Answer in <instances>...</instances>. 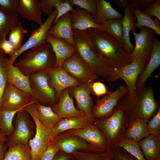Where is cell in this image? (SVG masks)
<instances>
[{
    "instance_id": "1",
    "label": "cell",
    "mask_w": 160,
    "mask_h": 160,
    "mask_svg": "<svg viewBox=\"0 0 160 160\" xmlns=\"http://www.w3.org/2000/svg\"><path fill=\"white\" fill-rule=\"evenodd\" d=\"M92 44L108 65L114 71L131 63V54L125 50L124 45L116 39L102 30H87Z\"/></svg>"
},
{
    "instance_id": "2",
    "label": "cell",
    "mask_w": 160,
    "mask_h": 160,
    "mask_svg": "<svg viewBox=\"0 0 160 160\" xmlns=\"http://www.w3.org/2000/svg\"><path fill=\"white\" fill-rule=\"evenodd\" d=\"M76 51L89 68L98 76L108 81L114 71L110 68L95 48L87 30H73Z\"/></svg>"
},
{
    "instance_id": "3",
    "label": "cell",
    "mask_w": 160,
    "mask_h": 160,
    "mask_svg": "<svg viewBox=\"0 0 160 160\" xmlns=\"http://www.w3.org/2000/svg\"><path fill=\"white\" fill-rule=\"evenodd\" d=\"M131 119L124 104L120 100L112 113L103 119H95V124L103 133L110 149L114 150L118 141L124 135Z\"/></svg>"
},
{
    "instance_id": "4",
    "label": "cell",
    "mask_w": 160,
    "mask_h": 160,
    "mask_svg": "<svg viewBox=\"0 0 160 160\" xmlns=\"http://www.w3.org/2000/svg\"><path fill=\"white\" fill-rule=\"evenodd\" d=\"M121 100L125 106L131 119L140 118L149 120L155 114L159 106L154 97L153 88L145 86L137 89L133 96L127 93Z\"/></svg>"
},
{
    "instance_id": "5",
    "label": "cell",
    "mask_w": 160,
    "mask_h": 160,
    "mask_svg": "<svg viewBox=\"0 0 160 160\" xmlns=\"http://www.w3.org/2000/svg\"><path fill=\"white\" fill-rule=\"evenodd\" d=\"M55 63L51 47L46 43L31 49L15 65L24 74L29 76L54 67Z\"/></svg>"
},
{
    "instance_id": "6",
    "label": "cell",
    "mask_w": 160,
    "mask_h": 160,
    "mask_svg": "<svg viewBox=\"0 0 160 160\" xmlns=\"http://www.w3.org/2000/svg\"><path fill=\"white\" fill-rule=\"evenodd\" d=\"M36 102H33L24 109L32 118L36 126L34 136L28 143L31 160H41L50 144L49 130L46 129L39 119L36 105Z\"/></svg>"
},
{
    "instance_id": "7",
    "label": "cell",
    "mask_w": 160,
    "mask_h": 160,
    "mask_svg": "<svg viewBox=\"0 0 160 160\" xmlns=\"http://www.w3.org/2000/svg\"><path fill=\"white\" fill-rule=\"evenodd\" d=\"M33 100L47 106L57 103L55 92L49 83V77L45 71L28 76Z\"/></svg>"
},
{
    "instance_id": "8",
    "label": "cell",
    "mask_w": 160,
    "mask_h": 160,
    "mask_svg": "<svg viewBox=\"0 0 160 160\" xmlns=\"http://www.w3.org/2000/svg\"><path fill=\"white\" fill-rule=\"evenodd\" d=\"M147 62L142 56H138L130 63L115 71L108 81L112 82L118 79L124 80L127 85V93L134 96L136 92L137 79L145 68Z\"/></svg>"
},
{
    "instance_id": "9",
    "label": "cell",
    "mask_w": 160,
    "mask_h": 160,
    "mask_svg": "<svg viewBox=\"0 0 160 160\" xmlns=\"http://www.w3.org/2000/svg\"><path fill=\"white\" fill-rule=\"evenodd\" d=\"M57 14V11L55 9L38 28L32 31L28 40L22 47L9 55L8 58L11 62L14 63L17 58L26 51L47 43V36L53 24Z\"/></svg>"
},
{
    "instance_id": "10",
    "label": "cell",
    "mask_w": 160,
    "mask_h": 160,
    "mask_svg": "<svg viewBox=\"0 0 160 160\" xmlns=\"http://www.w3.org/2000/svg\"><path fill=\"white\" fill-rule=\"evenodd\" d=\"M127 92L126 86H119L114 91L108 92L102 98L97 99L96 104L92 111L94 119H105L113 113L120 100Z\"/></svg>"
},
{
    "instance_id": "11",
    "label": "cell",
    "mask_w": 160,
    "mask_h": 160,
    "mask_svg": "<svg viewBox=\"0 0 160 160\" xmlns=\"http://www.w3.org/2000/svg\"><path fill=\"white\" fill-rule=\"evenodd\" d=\"M64 132L83 139L88 143L97 153H103L112 150L110 149L104 135L95 124L84 128L71 129Z\"/></svg>"
},
{
    "instance_id": "12",
    "label": "cell",
    "mask_w": 160,
    "mask_h": 160,
    "mask_svg": "<svg viewBox=\"0 0 160 160\" xmlns=\"http://www.w3.org/2000/svg\"><path fill=\"white\" fill-rule=\"evenodd\" d=\"M24 109L16 114L14 130L7 146L19 144L28 145L29 142L32 138V130L30 115Z\"/></svg>"
},
{
    "instance_id": "13",
    "label": "cell",
    "mask_w": 160,
    "mask_h": 160,
    "mask_svg": "<svg viewBox=\"0 0 160 160\" xmlns=\"http://www.w3.org/2000/svg\"><path fill=\"white\" fill-rule=\"evenodd\" d=\"M62 67L81 84L94 81L99 77L89 68L76 51L64 62Z\"/></svg>"
},
{
    "instance_id": "14",
    "label": "cell",
    "mask_w": 160,
    "mask_h": 160,
    "mask_svg": "<svg viewBox=\"0 0 160 160\" xmlns=\"http://www.w3.org/2000/svg\"><path fill=\"white\" fill-rule=\"evenodd\" d=\"M45 71L49 77V84L55 91L57 103L61 93L64 90L79 86L81 84L62 67H54Z\"/></svg>"
},
{
    "instance_id": "15",
    "label": "cell",
    "mask_w": 160,
    "mask_h": 160,
    "mask_svg": "<svg viewBox=\"0 0 160 160\" xmlns=\"http://www.w3.org/2000/svg\"><path fill=\"white\" fill-rule=\"evenodd\" d=\"M93 81L89 80L79 86L69 88L70 94L76 100L77 109L83 111L85 117L92 123L95 119L92 113L93 106L91 95L93 94L92 85Z\"/></svg>"
},
{
    "instance_id": "16",
    "label": "cell",
    "mask_w": 160,
    "mask_h": 160,
    "mask_svg": "<svg viewBox=\"0 0 160 160\" xmlns=\"http://www.w3.org/2000/svg\"><path fill=\"white\" fill-rule=\"evenodd\" d=\"M34 101L31 96L7 83L2 99L0 109L13 111L25 108Z\"/></svg>"
},
{
    "instance_id": "17",
    "label": "cell",
    "mask_w": 160,
    "mask_h": 160,
    "mask_svg": "<svg viewBox=\"0 0 160 160\" xmlns=\"http://www.w3.org/2000/svg\"><path fill=\"white\" fill-rule=\"evenodd\" d=\"M140 32L136 33L132 31L135 39V46L131 54L133 60L136 57L142 56L148 62L150 59L152 49V41L155 32L152 29L142 27Z\"/></svg>"
},
{
    "instance_id": "18",
    "label": "cell",
    "mask_w": 160,
    "mask_h": 160,
    "mask_svg": "<svg viewBox=\"0 0 160 160\" xmlns=\"http://www.w3.org/2000/svg\"><path fill=\"white\" fill-rule=\"evenodd\" d=\"M52 141L56 144L60 150L67 153L72 154L75 151L97 153L88 143L83 139L64 132L58 135Z\"/></svg>"
},
{
    "instance_id": "19",
    "label": "cell",
    "mask_w": 160,
    "mask_h": 160,
    "mask_svg": "<svg viewBox=\"0 0 160 160\" xmlns=\"http://www.w3.org/2000/svg\"><path fill=\"white\" fill-rule=\"evenodd\" d=\"M4 63L6 72L7 83L32 97L28 76L24 74L8 58H5Z\"/></svg>"
},
{
    "instance_id": "20",
    "label": "cell",
    "mask_w": 160,
    "mask_h": 160,
    "mask_svg": "<svg viewBox=\"0 0 160 160\" xmlns=\"http://www.w3.org/2000/svg\"><path fill=\"white\" fill-rule=\"evenodd\" d=\"M53 111L61 119L72 117H84V113L75 108L71 97L69 88L61 93L57 103L51 107Z\"/></svg>"
},
{
    "instance_id": "21",
    "label": "cell",
    "mask_w": 160,
    "mask_h": 160,
    "mask_svg": "<svg viewBox=\"0 0 160 160\" xmlns=\"http://www.w3.org/2000/svg\"><path fill=\"white\" fill-rule=\"evenodd\" d=\"M48 33L76 47L70 12L60 17L51 27Z\"/></svg>"
},
{
    "instance_id": "22",
    "label": "cell",
    "mask_w": 160,
    "mask_h": 160,
    "mask_svg": "<svg viewBox=\"0 0 160 160\" xmlns=\"http://www.w3.org/2000/svg\"><path fill=\"white\" fill-rule=\"evenodd\" d=\"M93 124L85 117L61 119L49 130L50 143L63 132L71 129L84 128Z\"/></svg>"
},
{
    "instance_id": "23",
    "label": "cell",
    "mask_w": 160,
    "mask_h": 160,
    "mask_svg": "<svg viewBox=\"0 0 160 160\" xmlns=\"http://www.w3.org/2000/svg\"><path fill=\"white\" fill-rule=\"evenodd\" d=\"M70 13L73 30L84 31L96 28L102 30L101 25L95 22L92 15L84 9L76 6Z\"/></svg>"
},
{
    "instance_id": "24",
    "label": "cell",
    "mask_w": 160,
    "mask_h": 160,
    "mask_svg": "<svg viewBox=\"0 0 160 160\" xmlns=\"http://www.w3.org/2000/svg\"><path fill=\"white\" fill-rule=\"evenodd\" d=\"M16 12L23 18L33 21L39 26L43 23L39 1L18 0Z\"/></svg>"
},
{
    "instance_id": "25",
    "label": "cell",
    "mask_w": 160,
    "mask_h": 160,
    "mask_svg": "<svg viewBox=\"0 0 160 160\" xmlns=\"http://www.w3.org/2000/svg\"><path fill=\"white\" fill-rule=\"evenodd\" d=\"M46 40L51 46L55 56V67H62L64 62L76 51V47L48 33Z\"/></svg>"
},
{
    "instance_id": "26",
    "label": "cell",
    "mask_w": 160,
    "mask_h": 160,
    "mask_svg": "<svg viewBox=\"0 0 160 160\" xmlns=\"http://www.w3.org/2000/svg\"><path fill=\"white\" fill-rule=\"evenodd\" d=\"M145 68L138 77L136 83L137 89L143 88L152 73L160 65V42L155 36L152 41L151 56Z\"/></svg>"
},
{
    "instance_id": "27",
    "label": "cell",
    "mask_w": 160,
    "mask_h": 160,
    "mask_svg": "<svg viewBox=\"0 0 160 160\" xmlns=\"http://www.w3.org/2000/svg\"><path fill=\"white\" fill-rule=\"evenodd\" d=\"M95 1L96 12L93 18L96 23L101 25L108 20L123 18L122 15L112 7L110 1L105 0H95Z\"/></svg>"
},
{
    "instance_id": "28",
    "label": "cell",
    "mask_w": 160,
    "mask_h": 160,
    "mask_svg": "<svg viewBox=\"0 0 160 160\" xmlns=\"http://www.w3.org/2000/svg\"><path fill=\"white\" fill-rule=\"evenodd\" d=\"M132 8L129 3L124 9V15L122 19L124 45L126 51L131 54L134 48L131 42L129 34L131 31L135 30L136 20Z\"/></svg>"
},
{
    "instance_id": "29",
    "label": "cell",
    "mask_w": 160,
    "mask_h": 160,
    "mask_svg": "<svg viewBox=\"0 0 160 160\" xmlns=\"http://www.w3.org/2000/svg\"><path fill=\"white\" fill-rule=\"evenodd\" d=\"M149 120L135 118L131 119L126 130L124 136L138 142L150 135L148 128Z\"/></svg>"
},
{
    "instance_id": "30",
    "label": "cell",
    "mask_w": 160,
    "mask_h": 160,
    "mask_svg": "<svg viewBox=\"0 0 160 160\" xmlns=\"http://www.w3.org/2000/svg\"><path fill=\"white\" fill-rule=\"evenodd\" d=\"M138 143L146 160H156L160 157V137L150 135Z\"/></svg>"
},
{
    "instance_id": "31",
    "label": "cell",
    "mask_w": 160,
    "mask_h": 160,
    "mask_svg": "<svg viewBox=\"0 0 160 160\" xmlns=\"http://www.w3.org/2000/svg\"><path fill=\"white\" fill-rule=\"evenodd\" d=\"M39 119L41 124L49 130L52 129L60 119L53 111L51 106L36 103Z\"/></svg>"
},
{
    "instance_id": "32",
    "label": "cell",
    "mask_w": 160,
    "mask_h": 160,
    "mask_svg": "<svg viewBox=\"0 0 160 160\" xmlns=\"http://www.w3.org/2000/svg\"><path fill=\"white\" fill-rule=\"evenodd\" d=\"M20 22L16 12H7L0 9V38L7 36Z\"/></svg>"
},
{
    "instance_id": "33",
    "label": "cell",
    "mask_w": 160,
    "mask_h": 160,
    "mask_svg": "<svg viewBox=\"0 0 160 160\" xmlns=\"http://www.w3.org/2000/svg\"><path fill=\"white\" fill-rule=\"evenodd\" d=\"M132 9L137 20L135 28L138 29L142 27H147L153 30L160 36V21L158 19L155 17L154 20H153L151 17L141 10L135 9L133 7Z\"/></svg>"
},
{
    "instance_id": "34",
    "label": "cell",
    "mask_w": 160,
    "mask_h": 160,
    "mask_svg": "<svg viewBox=\"0 0 160 160\" xmlns=\"http://www.w3.org/2000/svg\"><path fill=\"white\" fill-rule=\"evenodd\" d=\"M8 147L3 160H31L29 145L19 144L9 145Z\"/></svg>"
},
{
    "instance_id": "35",
    "label": "cell",
    "mask_w": 160,
    "mask_h": 160,
    "mask_svg": "<svg viewBox=\"0 0 160 160\" xmlns=\"http://www.w3.org/2000/svg\"><path fill=\"white\" fill-rule=\"evenodd\" d=\"M119 147L133 156L137 160H146L138 142L124 136L116 144Z\"/></svg>"
},
{
    "instance_id": "36",
    "label": "cell",
    "mask_w": 160,
    "mask_h": 160,
    "mask_svg": "<svg viewBox=\"0 0 160 160\" xmlns=\"http://www.w3.org/2000/svg\"><path fill=\"white\" fill-rule=\"evenodd\" d=\"M24 108L13 111L0 110V130L6 136L12 134L15 128L12 124L15 116Z\"/></svg>"
},
{
    "instance_id": "37",
    "label": "cell",
    "mask_w": 160,
    "mask_h": 160,
    "mask_svg": "<svg viewBox=\"0 0 160 160\" xmlns=\"http://www.w3.org/2000/svg\"><path fill=\"white\" fill-rule=\"evenodd\" d=\"M101 26L102 30L114 37L124 44L122 19L106 21L103 23Z\"/></svg>"
},
{
    "instance_id": "38",
    "label": "cell",
    "mask_w": 160,
    "mask_h": 160,
    "mask_svg": "<svg viewBox=\"0 0 160 160\" xmlns=\"http://www.w3.org/2000/svg\"><path fill=\"white\" fill-rule=\"evenodd\" d=\"M72 154L76 160H114L115 158L114 149L101 153L75 151Z\"/></svg>"
},
{
    "instance_id": "39",
    "label": "cell",
    "mask_w": 160,
    "mask_h": 160,
    "mask_svg": "<svg viewBox=\"0 0 160 160\" xmlns=\"http://www.w3.org/2000/svg\"><path fill=\"white\" fill-rule=\"evenodd\" d=\"M27 33V30L23 28L20 22L11 31L8 40L13 45L15 51L22 47L23 41Z\"/></svg>"
},
{
    "instance_id": "40",
    "label": "cell",
    "mask_w": 160,
    "mask_h": 160,
    "mask_svg": "<svg viewBox=\"0 0 160 160\" xmlns=\"http://www.w3.org/2000/svg\"><path fill=\"white\" fill-rule=\"evenodd\" d=\"M72 6H76L83 9L91 14L95 17L96 12L95 0H69Z\"/></svg>"
},
{
    "instance_id": "41",
    "label": "cell",
    "mask_w": 160,
    "mask_h": 160,
    "mask_svg": "<svg viewBox=\"0 0 160 160\" xmlns=\"http://www.w3.org/2000/svg\"><path fill=\"white\" fill-rule=\"evenodd\" d=\"M5 55L0 50V110L2 99L7 83V73L4 63Z\"/></svg>"
},
{
    "instance_id": "42",
    "label": "cell",
    "mask_w": 160,
    "mask_h": 160,
    "mask_svg": "<svg viewBox=\"0 0 160 160\" xmlns=\"http://www.w3.org/2000/svg\"><path fill=\"white\" fill-rule=\"evenodd\" d=\"M148 128L150 135L160 137V107L159 105L157 111L150 121H148Z\"/></svg>"
},
{
    "instance_id": "43",
    "label": "cell",
    "mask_w": 160,
    "mask_h": 160,
    "mask_svg": "<svg viewBox=\"0 0 160 160\" xmlns=\"http://www.w3.org/2000/svg\"><path fill=\"white\" fill-rule=\"evenodd\" d=\"M64 0H41L39 1L42 11L49 15L54 8L57 9L59 4Z\"/></svg>"
},
{
    "instance_id": "44",
    "label": "cell",
    "mask_w": 160,
    "mask_h": 160,
    "mask_svg": "<svg viewBox=\"0 0 160 160\" xmlns=\"http://www.w3.org/2000/svg\"><path fill=\"white\" fill-rule=\"evenodd\" d=\"M73 8L70 4L69 0H64L59 5L57 9V14L53 25L62 17L71 11Z\"/></svg>"
},
{
    "instance_id": "45",
    "label": "cell",
    "mask_w": 160,
    "mask_h": 160,
    "mask_svg": "<svg viewBox=\"0 0 160 160\" xmlns=\"http://www.w3.org/2000/svg\"><path fill=\"white\" fill-rule=\"evenodd\" d=\"M143 12L151 17L155 16L160 21V0H155L145 9Z\"/></svg>"
},
{
    "instance_id": "46",
    "label": "cell",
    "mask_w": 160,
    "mask_h": 160,
    "mask_svg": "<svg viewBox=\"0 0 160 160\" xmlns=\"http://www.w3.org/2000/svg\"><path fill=\"white\" fill-rule=\"evenodd\" d=\"M59 150L60 148L56 144L52 141L43 155L41 160H53Z\"/></svg>"
},
{
    "instance_id": "47",
    "label": "cell",
    "mask_w": 160,
    "mask_h": 160,
    "mask_svg": "<svg viewBox=\"0 0 160 160\" xmlns=\"http://www.w3.org/2000/svg\"><path fill=\"white\" fill-rule=\"evenodd\" d=\"M92 93L97 97V99L100 96L107 94L108 92L107 88L102 82L100 81H93L92 85Z\"/></svg>"
},
{
    "instance_id": "48",
    "label": "cell",
    "mask_w": 160,
    "mask_h": 160,
    "mask_svg": "<svg viewBox=\"0 0 160 160\" xmlns=\"http://www.w3.org/2000/svg\"><path fill=\"white\" fill-rule=\"evenodd\" d=\"M18 2V0H0V9L8 12H16Z\"/></svg>"
},
{
    "instance_id": "49",
    "label": "cell",
    "mask_w": 160,
    "mask_h": 160,
    "mask_svg": "<svg viewBox=\"0 0 160 160\" xmlns=\"http://www.w3.org/2000/svg\"><path fill=\"white\" fill-rule=\"evenodd\" d=\"M6 36H3L0 38V50L5 54L9 55L15 51L11 43L6 38Z\"/></svg>"
},
{
    "instance_id": "50",
    "label": "cell",
    "mask_w": 160,
    "mask_h": 160,
    "mask_svg": "<svg viewBox=\"0 0 160 160\" xmlns=\"http://www.w3.org/2000/svg\"><path fill=\"white\" fill-rule=\"evenodd\" d=\"M131 7L135 9L141 10L153 3L155 0H128Z\"/></svg>"
},
{
    "instance_id": "51",
    "label": "cell",
    "mask_w": 160,
    "mask_h": 160,
    "mask_svg": "<svg viewBox=\"0 0 160 160\" xmlns=\"http://www.w3.org/2000/svg\"><path fill=\"white\" fill-rule=\"evenodd\" d=\"M115 158L117 160H137L124 150L119 147L114 149Z\"/></svg>"
},
{
    "instance_id": "52",
    "label": "cell",
    "mask_w": 160,
    "mask_h": 160,
    "mask_svg": "<svg viewBox=\"0 0 160 160\" xmlns=\"http://www.w3.org/2000/svg\"><path fill=\"white\" fill-rule=\"evenodd\" d=\"M53 160H76L72 154L66 153L59 150L55 156Z\"/></svg>"
},
{
    "instance_id": "53",
    "label": "cell",
    "mask_w": 160,
    "mask_h": 160,
    "mask_svg": "<svg viewBox=\"0 0 160 160\" xmlns=\"http://www.w3.org/2000/svg\"><path fill=\"white\" fill-rule=\"evenodd\" d=\"M7 145L5 142L0 143V160H3L7 151Z\"/></svg>"
},
{
    "instance_id": "54",
    "label": "cell",
    "mask_w": 160,
    "mask_h": 160,
    "mask_svg": "<svg viewBox=\"0 0 160 160\" xmlns=\"http://www.w3.org/2000/svg\"><path fill=\"white\" fill-rule=\"evenodd\" d=\"M113 2L116 5L124 9L129 4L128 0H113Z\"/></svg>"
},
{
    "instance_id": "55",
    "label": "cell",
    "mask_w": 160,
    "mask_h": 160,
    "mask_svg": "<svg viewBox=\"0 0 160 160\" xmlns=\"http://www.w3.org/2000/svg\"><path fill=\"white\" fill-rule=\"evenodd\" d=\"M7 140V136L0 130V143L5 142Z\"/></svg>"
},
{
    "instance_id": "56",
    "label": "cell",
    "mask_w": 160,
    "mask_h": 160,
    "mask_svg": "<svg viewBox=\"0 0 160 160\" xmlns=\"http://www.w3.org/2000/svg\"><path fill=\"white\" fill-rule=\"evenodd\" d=\"M156 160H160V157H159Z\"/></svg>"
},
{
    "instance_id": "57",
    "label": "cell",
    "mask_w": 160,
    "mask_h": 160,
    "mask_svg": "<svg viewBox=\"0 0 160 160\" xmlns=\"http://www.w3.org/2000/svg\"><path fill=\"white\" fill-rule=\"evenodd\" d=\"M114 160H117L115 158H114Z\"/></svg>"
}]
</instances>
